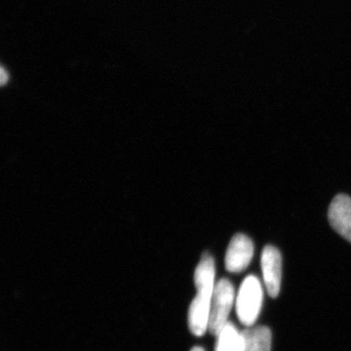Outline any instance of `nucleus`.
Here are the masks:
<instances>
[{"mask_svg":"<svg viewBox=\"0 0 351 351\" xmlns=\"http://www.w3.org/2000/svg\"><path fill=\"white\" fill-rule=\"evenodd\" d=\"M328 218L332 228L351 243V198L338 195L330 204Z\"/></svg>","mask_w":351,"mask_h":351,"instance_id":"423d86ee","label":"nucleus"},{"mask_svg":"<svg viewBox=\"0 0 351 351\" xmlns=\"http://www.w3.org/2000/svg\"><path fill=\"white\" fill-rule=\"evenodd\" d=\"M253 241L243 233L232 237L225 258L226 269L232 274H239L248 267L254 257Z\"/></svg>","mask_w":351,"mask_h":351,"instance_id":"39448f33","label":"nucleus"},{"mask_svg":"<svg viewBox=\"0 0 351 351\" xmlns=\"http://www.w3.org/2000/svg\"><path fill=\"white\" fill-rule=\"evenodd\" d=\"M245 341L244 351L271 350V331L269 327H248L242 331Z\"/></svg>","mask_w":351,"mask_h":351,"instance_id":"6e6552de","label":"nucleus"},{"mask_svg":"<svg viewBox=\"0 0 351 351\" xmlns=\"http://www.w3.org/2000/svg\"><path fill=\"white\" fill-rule=\"evenodd\" d=\"M235 290L228 279L221 278L215 285L208 331L217 336L228 322V316L234 304Z\"/></svg>","mask_w":351,"mask_h":351,"instance_id":"7ed1b4c3","label":"nucleus"},{"mask_svg":"<svg viewBox=\"0 0 351 351\" xmlns=\"http://www.w3.org/2000/svg\"><path fill=\"white\" fill-rule=\"evenodd\" d=\"M261 265L263 283L269 297L276 298L280 292L282 279V258L280 252L274 246H265L263 248Z\"/></svg>","mask_w":351,"mask_h":351,"instance_id":"20e7f679","label":"nucleus"},{"mask_svg":"<svg viewBox=\"0 0 351 351\" xmlns=\"http://www.w3.org/2000/svg\"><path fill=\"white\" fill-rule=\"evenodd\" d=\"M215 351H244L245 341L242 332L228 321L217 335Z\"/></svg>","mask_w":351,"mask_h":351,"instance_id":"0eeeda50","label":"nucleus"},{"mask_svg":"<svg viewBox=\"0 0 351 351\" xmlns=\"http://www.w3.org/2000/svg\"><path fill=\"white\" fill-rule=\"evenodd\" d=\"M214 258L210 254H203L195 271L196 295L189 309V327L196 337H201L206 332L209 324L210 309L215 285Z\"/></svg>","mask_w":351,"mask_h":351,"instance_id":"f257e3e1","label":"nucleus"},{"mask_svg":"<svg viewBox=\"0 0 351 351\" xmlns=\"http://www.w3.org/2000/svg\"><path fill=\"white\" fill-rule=\"evenodd\" d=\"M191 351H205V350H203L202 348H199V346H196V348H193V350H191Z\"/></svg>","mask_w":351,"mask_h":351,"instance_id":"9d476101","label":"nucleus"},{"mask_svg":"<svg viewBox=\"0 0 351 351\" xmlns=\"http://www.w3.org/2000/svg\"><path fill=\"white\" fill-rule=\"evenodd\" d=\"M9 80V75L5 69L0 66V87L4 86Z\"/></svg>","mask_w":351,"mask_h":351,"instance_id":"1a4fd4ad","label":"nucleus"},{"mask_svg":"<svg viewBox=\"0 0 351 351\" xmlns=\"http://www.w3.org/2000/svg\"><path fill=\"white\" fill-rule=\"evenodd\" d=\"M263 301V290L260 279L255 276H249L244 279L240 285L235 307H237V317L245 327H252L255 324Z\"/></svg>","mask_w":351,"mask_h":351,"instance_id":"f03ea898","label":"nucleus"}]
</instances>
